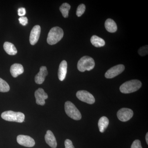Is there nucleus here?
Wrapping results in <instances>:
<instances>
[{
	"label": "nucleus",
	"instance_id": "6e6552de",
	"mask_svg": "<svg viewBox=\"0 0 148 148\" xmlns=\"http://www.w3.org/2000/svg\"><path fill=\"white\" fill-rule=\"evenodd\" d=\"M117 116L121 121L126 122L132 118L133 116V112L131 109L123 108L118 111Z\"/></svg>",
	"mask_w": 148,
	"mask_h": 148
},
{
	"label": "nucleus",
	"instance_id": "bb28decb",
	"mask_svg": "<svg viewBox=\"0 0 148 148\" xmlns=\"http://www.w3.org/2000/svg\"><path fill=\"white\" fill-rule=\"evenodd\" d=\"M26 13V9L24 8H21L18 10V16H24Z\"/></svg>",
	"mask_w": 148,
	"mask_h": 148
},
{
	"label": "nucleus",
	"instance_id": "4be33fe9",
	"mask_svg": "<svg viewBox=\"0 0 148 148\" xmlns=\"http://www.w3.org/2000/svg\"><path fill=\"white\" fill-rule=\"evenodd\" d=\"M85 10L86 6L85 5L83 4L79 5L77 10L76 14L77 16H78V17L81 16L84 13Z\"/></svg>",
	"mask_w": 148,
	"mask_h": 148
},
{
	"label": "nucleus",
	"instance_id": "423d86ee",
	"mask_svg": "<svg viewBox=\"0 0 148 148\" xmlns=\"http://www.w3.org/2000/svg\"><path fill=\"white\" fill-rule=\"evenodd\" d=\"M76 96L80 101L88 104H92L95 102L94 96L86 90H79L77 92Z\"/></svg>",
	"mask_w": 148,
	"mask_h": 148
},
{
	"label": "nucleus",
	"instance_id": "b1692460",
	"mask_svg": "<svg viewBox=\"0 0 148 148\" xmlns=\"http://www.w3.org/2000/svg\"><path fill=\"white\" fill-rule=\"evenodd\" d=\"M131 148H143L140 140H135L132 143Z\"/></svg>",
	"mask_w": 148,
	"mask_h": 148
},
{
	"label": "nucleus",
	"instance_id": "5701e85b",
	"mask_svg": "<svg viewBox=\"0 0 148 148\" xmlns=\"http://www.w3.org/2000/svg\"><path fill=\"white\" fill-rule=\"evenodd\" d=\"M148 45L145 46L140 48L138 50V53L141 56H145L148 54Z\"/></svg>",
	"mask_w": 148,
	"mask_h": 148
},
{
	"label": "nucleus",
	"instance_id": "7ed1b4c3",
	"mask_svg": "<svg viewBox=\"0 0 148 148\" xmlns=\"http://www.w3.org/2000/svg\"><path fill=\"white\" fill-rule=\"evenodd\" d=\"M2 118L8 121L22 123L25 119V115L21 112H14L7 111L3 112L1 115Z\"/></svg>",
	"mask_w": 148,
	"mask_h": 148
},
{
	"label": "nucleus",
	"instance_id": "f257e3e1",
	"mask_svg": "<svg viewBox=\"0 0 148 148\" xmlns=\"http://www.w3.org/2000/svg\"><path fill=\"white\" fill-rule=\"evenodd\" d=\"M64 35V31L61 28L58 27H53L49 32L47 42L50 45H55L62 39Z\"/></svg>",
	"mask_w": 148,
	"mask_h": 148
},
{
	"label": "nucleus",
	"instance_id": "a878e982",
	"mask_svg": "<svg viewBox=\"0 0 148 148\" xmlns=\"http://www.w3.org/2000/svg\"><path fill=\"white\" fill-rule=\"evenodd\" d=\"M65 148H75L71 140L67 139L65 141Z\"/></svg>",
	"mask_w": 148,
	"mask_h": 148
},
{
	"label": "nucleus",
	"instance_id": "cd10ccee",
	"mask_svg": "<svg viewBox=\"0 0 148 148\" xmlns=\"http://www.w3.org/2000/svg\"><path fill=\"white\" fill-rule=\"evenodd\" d=\"M145 139L146 140V142H147V144L148 145V133H147L146 135Z\"/></svg>",
	"mask_w": 148,
	"mask_h": 148
},
{
	"label": "nucleus",
	"instance_id": "9d476101",
	"mask_svg": "<svg viewBox=\"0 0 148 148\" xmlns=\"http://www.w3.org/2000/svg\"><path fill=\"white\" fill-rule=\"evenodd\" d=\"M41 28L39 25H36L33 27L30 33L29 41L32 45H35L38 40L40 34Z\"/></svg>",
	"mask_w": 148,
	"mask_h": 148
},
{
	"label": "nucleus",
	"instance_id": "39448f33",
	"mask_svg": "<svg viewBox=\"0 0 148 148\" xmlns=\"http://www.w3.org/2000/svg\"><path fill=\"white\" fill-rule=\"evenodd\" d=\"M65 110L68 116L75 120H79L82 119V115L79 111L76 106L70 101H67L65 104Z\"/></svg>",
	"mask_w": 148,
	"mask_h": 148
},
{
	"label": "nucleus",
	"instance_id": "1a4fd4ad",
	"mask_svg": "<svg viewBox=\"0 0 148 148\" xmlns=\"http://www.w3.org/2000/svg\"><path fill=\"white\" fill-rule=\"evenodd\" d=\"M17 142L21 145L28 147H32L35 145L34 140L27 135H18L17 137Z\"/></svg>",
	"mask_w": 148,
	"mask_h": 148
},
{
	"label": "nucleus",
	"instance_id": "412c9836",
	"mask_svg": "<svg viewBox=\"0 0 148 148\" xmlns=\"http://www.w3.org/2000/svg\"><path fill=\"white\" fill-rule=\"evenodd\" d=\"M10 88L6 82L0 78V92H7L9 91Z\"/></svg>",
	"mask_w": 148,
	"mask_h": 148
},
{
	"label": "nucleus",
	"instance_id": "0eeeda50",
	"mask_svg": "<svg viewBox=\"0 0 148 148\" xmlns=\"http://www.w3.org/2000/svg\"><path fill=\"white\" fill-rule=\"evenodd\" d=\"M124 70L125 66L123 65H116L112 67L106 72L105 77L107 79L113 78L121 73Z\"/></svg>",
	"mask_w": 148,
	"mask_h": 148
},
{
	"label": "nucleus",
	"instance_id": "a211bd4d",
	"mask_svg": "<svg viewBox=\"0 0 148 148\" xmlns=\"http://www.w3.org/2000/svg\"><path fill=\"white\" fill-rule=\"evenodd\" d=\"M90 42L92 45L96 47L104 46L106 44L105 40L95 35L91 37L90 38Z\"/></svg>",
	"mask_w": 148,
	"mask_h": 148
},
{
	"label": "nucleus",
	"instance_id": "393cba45",
	"mask_svg": "<svg viewBox=\"0 0 148 148\" xmlns=\"http://www.w3.org/2000/svg\"><path fill=\"white\" fill-rule=\"evenodd\" d=\"M18 20H19V23L23 26H26L28 24V19L26 16H21L18 18Z\"/></svg>",
	"mask_w": 148,
	"mask_h": 148
},
{
	"label": "nucleus",
	"instance_id": "f03ea898",
	"mask_svg": "<svg viewBox=\"0 0 148 148\" xmlns=\"http://www.w3.org/2000/svg\"><path fill=\"white\" fill-rule=\"evenodd\" d=\"M142 85V83L140 81L132 80L122 84L120 87V90L121 92L125 94L132 93L139 90Z\"/></svg>",
	"mask_w": 148,
	"mask_h": 148
},
{
	"label": "nucleus",
	"instance_id": "4468645a",
	"mask_svg": "<svg viewBox=\"0 0 148 148\" xmlns=\"http://www.w3.org/2000/svg\"><path fill=\"white\" fill-rule=\"evenodd\" d=\"M67 72V63L65 60L61 62L59 66L58 71V79L63 81L66 78Z\"/></svg>",
	"mask_w": 148,
	"mask_h": 148
},
{
	"label": "nucleus",
	"instance_id": "6ab92c4d",
	"mask_svg": "<svg viewBox=\"0 0 148 148\" xmlns=\"http://www.w3.org/2000/svg\"><path fill=\"white\" fill-rule=\"evenodd\" d=\"M109 123V120L106 116H103L99 119L98 126L100 132H104L108 127Z\"/></svg>",
	"mask_w": 148,
	"mask_h": 148
},
{
	"label": "nucleus",
	"instance_id": "dca6fc26",
	"mask_svg": "<svg viewBox=\"0 0 148 148\" xmlns=\"http://www.w3.org/2000/svg\"><path fill=\"white\" fill-rule=\"evenodd\" d=\"M105 26L106 30L110 33H114L117 30L116 23L111 18H108L106 20Z\"/></svg>",
	"mask_w": 148,
	"mask_h": 148
},
{
	"label": "nucleus",
	"instance_id": "f8f14e48",
	"mask_svg": "<svg viewBox=\"0 0 148 148\" xmlns=\"http://www.w3.org/2000/svg\"><path fill=\"white\" fill-rule=\"evenodd\" d=\"M48 72L46 66H42L40 68V71L37 74L35 78V82L37 84H42L47 75Z\"/></svg>",
	"mask_w": 148,
	"mask_h": 148
},
{
	"label": "nucleus",
	"instance_id": "f3484780",
	"mask_svg": "<svg viewBox=\"0 0 148 148\" xmlns=\"http://www.w3.org/2000/svg\"><path fill=\"white\" fill-rule=\"evenodd\" d=\"M3 48L5 52L9 55H14L17 53L16 47L12 43L6 42L4 44Z\"/></svg>",
	"mask_w": 148,
	"mask_h": 148
},
{
	"label": "nucleus",
	"instance_id": "9b49d317",
	"mask_svg": "<svg viewBox=\"0 0 148 148\" xmlns=\"http://www.w3.org/2000/svg\"><path fill=\"white\" fill-rule=\"evenodd\" d=\"M35 96L36 103L38 105L40 106H44L45 104V100L48 98L47 93L42 88H38L35 91Z\"/></svg>",
	"mask_w": 148,
	"mask_h": 148
},
{
	"label": "nucleus",
	"instance_id": "ddd939ff",
	"mask_svg": "<svg viewBox=\"0 0 148 148\" xmlns=\"http://www.w3.org/2000/svg\"><path fill=\"white\" fill-rule=\"evenodd\" d=\"M46 143L52 148H56L57 147V142L55 136L51 130H47L45 135Z\"/></svg>",
	"mask_w": 148,
	"mask_h": 148
},
{
	"label": "nucleus",
	"instance_id": "2eb2a0df",
	"mask_svg": "<svg viewBox=\"0 0 148 148\" xmlns=\"http://www.w3.org/2000/svg\"><path fill=\"white\" fill-rule=\"evenodd\" d=\"M24 70L23 66L18 64H14L10 67V72L12 76L16 77L19 75L24 73Z\"/></svg>",
	"mask_w": 148,
	"mask_h": 148
},
{
	"label": "nucleus",
	"instance_id": "aec40b11",
	"mask_svg": "<svg viewBox=\"0 0 148 148\" xmlns=\"http://www.w3.org/2000/svg\"><path fill=\"white\" fill-rule=\"evenodd\" d=\"M71 9V5L68 3H64L60 6L59 10L62 13V15L65 18L69 16V11Z\"/></svg>",
	"mask_w": 148,
	"mask_h": 148
},
{
	"label": "nucleus",
	"instance_id": "20e7f679",
	"mask_svg": "<svg viewBox=\"0 0 148 148\" xmlns=\"http://www.w3.org/2000/svg\"><path fill=\"white\" fill-rule=\"evenodd\" d=\"M95 61L93 58L88 56H84L81 58L77 63V69L79 71H90L95 67Z\"/></svg>",
	"mask_w": 148,
	"mask_h": 148
}]
</instances>
